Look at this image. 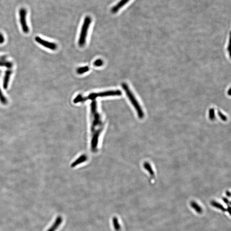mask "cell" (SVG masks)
<instances>
[{
    "mask_svg": "<svg viewBox=\"0 0 231 231\" xmlns=\"http://www.w3.org/2000/svg\"><path fill=\"white\" fill-rule=\"evenodd\" d=\"M104 126V122L98 110L97 102L95 100L93 101L90 104V146L91 151L93 152L97 151L99 137Z\"/></svg>",
    "mask_w": 231,
    "mask_h": 231,
    "instance_id": "1",
    "label": "cell"
},
{
    "mask_svg": "<svg viewBox=\"0 0 231 231\" xmlns=\"http://www.w3.org/2000/svg\"><path fill=\"white\" fill-rule=\"evenodd\" d=\"M122 93L120 90H109L105 92H97V93H92L87 97H83L82 95H79L74 99V103H78L83 102L87 100H94L98 97H107L111 96H120Z\"/></svg>",
    "mask_w": 231,
    "mask_h": 231,
    "instance_id": "2",
    "label": "cell"
},
{
    "mask_svg": "<svg viewBox=\"0 0 231 231\" xmlns=\"http://www.w3.org/2000/svg\"><path fill=\"white\" fill-rule=\"evenodd\" d=\"M122 87L125 92H126V95L128 97V99L130 100V102L132 104V105L136 110V113L140 119H143L144 116V114L143 110L140 105L138 101L136 100V98L134 96L133 92H131V90L127 84L123 83L122 85Z\"/></svg>",
    "mask_w": 231,
    "mask_h": 231,
    "instance_id": "3",
    "label": "cell"
},
{
    "mask_svg": "<svg viewBox=\"0 0 231 231\" xmlns=\"http://www.w3.org/2000/svg\"><path fill=\"white\" fill-rule=\"evenodd\" d=\"M91 18L90 16H87L85 17L82 25L81 33H80L79 38V45L80 47H83L86 43V39L88 34V30L90 24L91 23Z\"/></svg>",
    "mask_w": 231,
    "mask_h": 231,
    "instance_id": "4",
    "label": "cell"
},
{
    "mask_svg": "<svg viewBox=\"0 0 231 231\" xmlns=\"http://www.w3.org/2000/svg\"><path fill=\"white\" fill-rule=\"evenodd\" d=\"M19 21L21 26L22 30L24 33L27 34L29 31V28L27 23V11L26 8H21L19 11Z\"/></svg>",
    "mask_w": 231,
    "mask_h": 231,
    "instance_id": "5",
    "label": "cell"
},
{
    "mask_svg": "<svg viewBox=\"0 0 231 231\" xmlns=\"http://www.w3.org/2000/svg\"><path fill=\"white\" fill-rule=\"evenodd\" d=\"M35 39L39 44H40L41 46H44L47 49H51V50H55L57 49V45L54 43L45 40L39 37H36Z\"/></svg>",
    "mask_w": 231,
    "mask_h": 231,
    "instance_id": "6",
    "label": "cell"
},
{
    "mask_svg": "<svg viewBox=\"0 0 231 231\" xmlns=\"http://www.w3.org/2000/svg\"><path fill=\"white\" fill-rule=\"evenodd\" d=\"M0 66L5 67L8 69H11L13 68V64L7 59L6 56H0Z\"/></svg>",
    "mask_w": 231,
    "mask_h": 231,
    "instance_id": "7",
    "label": "cell"
},
{
    "mask_svg": "<svg viewBox=\"0 0 231 231\" xmlns=\"http://www.w3.org/2000/svg\"><path fill=\"white\" fill-rule=\"evenodd\" d=\"M130 1V0H121L117 5H115L112 8V13H117L118 11L120 10V9L124 7Z\"/></svg>",
    "mask_w": 231,
    "mask_h": 231,
    "instance_id": "8",
    "label": "cell"
},
{
    "mask_svg": "<svg viewBox=\"0 0 231 231\" xmlns=\"http://www.w3.org/2000/svg\"><path fill=\"white\" fill-rule=\"evenodd\" d=\"M12 73V70L10 69H8L7 71L5 72L4 82H3V87L5 89H7L8 88L9 82H10V77H11Z\"/></svg>",
    "mask_w": 231,
    "mask_h": 231,
    "instance_id": "9",
    "label": "cell"
},
{
    "mask_svg": "<svg viewBox=\"0 0 231 231\" xmlns=\"http://www.w3.org/2000/svg\"><path fill=\"white\" fill-rule=\"evenodd\" d=\"M63 221V218L61 216H58L56 217L53 224L50 227V228L47 231H56L59 226L61 225Z\"/></svg>",
    "mask_w": 231,
    "mask_h": 231,
    "instance_id": "10",
    "label": "cell"
},
{
    "mask_svg": "<svg viewBox=\"0 0 231 231\" xmlns=\"http://www.w3.org/2000/svg\"><path fill=\"white\" fill-rule=\"evenodd\" d=\"M87 160V157L86 155H82V156H80L79 158L76 160L72 164L71 166L72 167H75L77 165H79V164H82L83 162H86Z\"/></svg>",
    "mask_w": 231,
    "mask_h": 231,
    "instance_id": "11",
    "label": "cell"
},
{
    "mask_svg": "<svg viewBox=\"0 0 231 231\" xmlns=\"http://www.w3.org/2000/svg\"><path fill=\"white\" fill-rule=\"evenodd\" d=\"M113 225L114 229L116 231H120L121 229V226L119 223V220L116 217H114L112 219Z\"/></svg>",
    "mask_w": 231,
    "mask_h": 231,
    "instance_id": "12",
    "label": "cell"
},
{
    "mask_svg": "<svg viewBox=\"0 0 231 231\" xmlns=\"http://www.w3.org/2000/svg\"><path fill=\"white\" fill-rule=\"evenodd\" d=\"M0 102L3 105H6L8 104V100L3 94L1 88H0Z\"/></svg>",
    "mask_w": 231,
    "mask_h": 231,
    "instance_id": "13",
    "label": "cell"
},
{
    "mask_svg": "<svg viewBox=\"0 0 231 231\" xmlns=\"http://www.w3.org/2000/svg\"><path fill=\"white\" fill-rule=\"evenodd\" d=\"M89 70V67L87 66L82 67L79 68L77 69V73L79 74H83Z\"/></svg>",
    "mask_w": 231,
    "mask_h": 231,
    "instance_id": "14",
    "label": "cell"
},
{
    "mask_svg": "<svg viewBox=\"0 0 231 231\" xmlns=\"http://www.w3.org/2000/svg\"><path fill=\"white\" fill-rule=\"evenodd\" d=\"M144 168L148 171L149 173H150V174L151 175H154L153 170L152 169L151 166V165H150L147 162L145 163L144 164Z\"/></svg>",
    "mask_w": 231,
    "mask_h": 231,
    "instance_id": "15",
    "label": "cell"
},
{
    "mask_svg": "<svg viewBox=\"0 0 231 231\" xmlns=\"http://www.w3.org/2000/svg\"><path fill=\"white\" fill-rule=\"evenodd\" d=\"M103 64V62L101 59H97L94 63V65L96 67H100Z\"/></svg>",
    "mask_w": 231,
    "mask_h": 231,
    "instance_id": "16",
    "label": "cell"
},
{
    "mask_svg": "<svg viewBox=\"0 0 231 231\" xmlns=\"http://www.w3.org/2000/svg\"><path fill=\"white\" fill-rule=\"evenodd\" d=\"M215 118V114H214V110L213 109H211L209 111V118L210 120H214Z\"/></svg>",
    "mask_w": 231,
    "mask_h": 231,
    "instance_id": "17",
    "label": "cell"
},
{
    "mask_svg": "<svg viewBox=\"0 0 231 231\" xmlns=\"http://www.w3.org/2000/svg\"><path fill=\"white\" fill-rule=\"evenodd\" d=\"M218 114L219 116V117H220L222 120H223V121L226 120V117L222 113H221L220 112H219Z\"/></svg>",
    "mask_w": 231,
    "mask_h": 231,
    "instance_id": "18",
    "label": "cell"
},
{
    "mask_svg": "<svg viewBox=\"0 0 231 231\" xmlns=\"http://www.w3.org/2000/svg\"><path fill=\"white\" fill-rule=\"evenodd\" d=\"M5 41L4 36L2 33H0V43H3Z\"/></svg>",
    "mask_w": 231,
    "mask_h": 231,
    "instance_id": "19",
    "label": "cell"
}]
</instances>
